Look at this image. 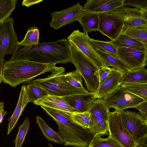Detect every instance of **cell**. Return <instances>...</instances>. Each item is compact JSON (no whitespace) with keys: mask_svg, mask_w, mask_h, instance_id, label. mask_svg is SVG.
<instances>
[{"mask_svg":"<svg viewBox=\"0 0 147 147\" xmlns=\"http://www.w3.org/2000/svg\"><path fill=\"white\" fill-rule=\"evenodd\" d=\"M24 60L55 65L71 62L68 40L64 38L55 41L39 42L37 45L27 46L18 44L8 61Z\"/></svg>","mask_w":147,"mask_h":147,"instance_id":"6da1fadb","label":"cell"},{"mask_svg":"<svg viewBox=\"0 0 147 147\" xmlns=\"http://www.w3.org/2000/svg\"><path fill=\"white\" fill-rule=\"evenodd\" d=\"M56 121L58 133L64 142L65 146L89 147L95 136L89 129L84 128L71 121V112L40 106Z\"/></svg>","mask_w":147,"mask_h":147,"instance_id":"7a4b0ae2","label":"cell"},{"mask_svg":"<svg viewBox=\"0 0 147 147\" xmlns=\"http://www.w3.org/2000/svg\"><path fill=\"white\" fill-rule=\"evenodd\" d=\"M65 71L63 67L55 64H43L28 61L4 63L2 72L3 82L13 87L47 72L51 73Z\"/></svg>","mask_w":147,"mask_h":147,"instance_id":"3957f363","label":"cell"},{"mask_svg":"<svg viewBox=\"0 0 147 147\" xmlns=\"http://www.w3.org/2000/svg\"><path fill=\"white\" fill-rule=\"evenodd\" d=\"M69 47L71 62L84 79L88 91L95 93L99 86L96 75L99 68L77 48L69 44Z\"/></svg>","mask_w":147,"mask_h":147,"instance_id":"277c9868","label":"cell"},{"mask_svg":"<svg viewBox=\"0 0 147 147\" xmlns=\"http://www.w3.org/2000/svg\"><path fill=\"white\" fill-rule=\"evenodd\" d=\"M64 72H53L45 78H39L34 81L51 96L63 97L89 92L86 89L76 88L68 83Z\"/></svg>","mask_w":147,"mask_h":147,"instance_id":"5b68a950","label":"cell"},{"mask_svg":"<svg viewBox=\"0 0 147 147\" xmlns=\"http://www.w3.org/2000/svg\"><path fill=\"white\" fill-rule=\"evenodd\" d=\"M119 113L124 127L136 143L147 137V121L140 114L130 111Z\"/></svg>","mask_w":147,"mask_h":147,"instance_id":"8992f818","label":"cell"},{"mask_svg":"<svg viewBox=\"0 0 147 147\" xmlns=\"http://www.w3.org/2000/svg\"><path fill=\"white\" fill-rule=\"evenodd\" d=\"M103 99L109 109L113 108L119 112L129 108H135L144 101L140 97L125 91L121 86Z\"/></svg>","mask_w":147,"mask_h":147,"instance_id":"52a82bcc","label":"cell"},{"mask_svg":"<svg viewBox=\"0 0 147 147\" xmlns=\"http://www.w3.org/2000/svg\"><path fill=\"white\" fill-rule=\"evenodd\" d=\"M108 122L109 136L123 147H135L137 144L124 127L119 111H109Z\"/></svg>","mask_w":147,"mask_h":147,"instance_id":"ba28073f","label":"cell"},{"mask_svg":"<svg viewBox=\"0 0 147 147\" xmlns=\"http://www.w3.org/2000/svg\"><path fill=\"white\" fill-rule=\"evenodd\" d=\"M90 38L88 34L81 32L78 30H74L67 37L69 44L80 50L99 68L102 66H106L92 47Z\"/></svg>","mask_w":147,"mask_h":147,"instance_id":"9c48e42d","label":"cell"},{"mask_svg":"<svg viewBox=\"0 0 147 147\" xmlns=\"http://www.w3.org/2000/svg\"><path fill=\"white\" fill-rule=\"evenodd\" d=\"M14 21L13 18H9L0 23V58L7 54L12 55L19 42Z\"/></svg>","mask_w":147,"mask_h":147,"instance_id":"30bf717a","label":"cell"},{"mask_svg":"<svg viewBox=\"0 0 147 147\" xmlns=\"http://www.w3.org/2000/svg\"><path fill=\"white\" fill-rule=\"evenodd\" d=\"M84 13L82 6L78 2L67 9L52 13L50 26L54 29L57 30L74 21H77Z\"/></svg>","mask_w":147,"mask_h":147,"instance_id":"8fae6325","label":"cell"},{"mask_svg":"<svg viewBox=\"0 0 147 147\" xmlns=\"http://www.w3.org/2000/svg\"><path fill=\"white\" fill-rule=\"evenodd\" d=\"M123 20L119 18L108 13H99V31L113 40L122 33Z\"/></svg>","mask_w":147,"mask_h":147,"instance_id":"7c38bea8","label":"cell"},{"mask_svg":"<svg viewBox=\"0 0 147 147\" xmlns=\"http://www.w3.org/2000/svg\"><path fill=\"white\" fill-rule=\"evenodd\" d=\"M118 57L131 70L145 67L147 65V53L122 47H117Z\"/></svg>","mask_w":147,"mask_h":147,"instance_id":"4fadbf2b","label":"cell"},{"mask_svg":"<svg viewBox=\"0 0 147 147\" xmlns=\"http://www.w3.org/2000/svg\"><path fill=\"white\" fill-rule=\"evenodd\" d=\"M125 0H89L82 6L84 13H108L124 5Z\"/></svg>","mask_w":147,"mask_h":147,"instance_id":"5bb4252c","label":"cell"},{"mask_svg":"<svg viewBox=\"0 0 147 147\" xmlns=\"http://www.w3.org/2000/svg\"><path fill=\"white\" fill-rule=\"evenodd\" d=\"M123 73L113 68L107 78L99 85L95 92L96 98H104L120 86Z\"/></svg>","mask_w":147,"mask_h":147,"instance_id":"9a60e30c","label":"cell"},{"mask_svg":"<svg viewBox=\"0 0 147 147\" xmlns=\"http://www.w3.org/2000/svg\"><path fill=\"white\" fill-rule=\"evenodd\" d=\"M76 113L87 111L96 98L95 93L78 94L63 97Z\"/></svg>","mask_w":147,"mask_h":147,"instance_id":"2e32d148","label":"cell"},{"mask_svg":"<svg viewBox=\"0 0 147 147\" xmlns=\"http://www.w3.org/2000/svg\"><path fill=\"white\" fill-rule=\"evenodd\" d=\"M33 103L55 109L73 113V109L65 100L63 97L48 95L35 101Z\"/></svg>","mask_w":147,"mask_h":147,"instance_id":"e0dca14e","label":"cell"},{"mask_svg":"<svg viewBox=\"0 0 147 147\" xmlns=\"http://www.w3.org/2000/svg\"><path fill=\"white\" fill-rule=\"evenodd\" d=\"M29 102L25 87L22 85L18 101L12 115L8 119L7 135H8L17 124V122L27 104Z\"/></svg>","mask_w":147,"mask_h":147,"instance_id":"ac0fdd59","label":"cell"},{"mask_svg":"<svg viewBox=\"0 0 147 147\" xmlns=\"http://www.w3.org/2000/svg\"><path fill=\"white\" fill-rule=\"evenodd\" d=\"M119 18L123 21L136 18L147 20V9L141 10L136 8H131L123 5L110 12Z\"/></svg>","mask_w":147,"mask_h":147,"instance_id":"d6986e66","label":"cell"},{"mask_svg":"<svg viewBox=\"0 0 147 147\" xmlns=\"http://www.w3.org/2000/svg\"><path fill=\"white\" fill-rule=\"evenodd\" d=\"M133 83L147 84V70L145 67L123 73L120 86Z\"/></svg>","mask_w":147,"mask_h":147,"instance_id":"ffe728a7","label":"cell"},{"mask_svg":"<svg viewBox=\"0 0 147 147\" xmlns=\"http://www.w3.org/2000/svg\"><path fill=\"white\" fill-rule=\"evenodd\" d=\"M94 49L107 67H112L113 68L120 71L123 73L131 70L129 67L118 56L104 52L97 49Z\"/></svg>","mask_w":147,"mask_h":147,"instance_id":"44dd1931","label":"cell"},{"mask_svg":"<svg viewBox=\"0 0 147 147\" xmlns=\"http://www.w3.org/2000/svg\"><path fill=\"white\" fill-rule=\"evenodd\" d=\"M110 42L117 48L125 47L147 53V47L124 33H122L116 39Z\"/></svg>","mask_w":147,"mask_h":147,"instance_id":"7402d4cb","label":"cell"},{"mask_svg":"<svg viewBox=\"0 0 147 147\" xmlns=\"http://www.w3.org/2000/svg\"><path fill=\"white\" fill-rule=\"evenodd\" d=\"M82 26L84 33H88L92 31H99V13H84L77 21Z\"/></svg>","mask_w":147,"mask_h":147,"instance_id":"603a6c76","label":"cell"},{"mask_svg":"<svg viewBox=\"0 0 147 147\" xmlns=\"http://www.w3.org/2000/svg\"><path fill=\"white\" fill-rule=\"evenodd\" d=\"M25 88L29 102L34 103L44 96L49 95L44 89L37 85L33 79L23 83Z\"/></svg>","mask_w":147,"mask_h":147,"instance_id":"cb8c5ba5","label":"cell"},{"mask_svg":"<svg viewBox=\"0 0 147 147\" xmlns=\"http://www.w3.org/2000/svg\"><path fill=\"white\" fill-rule=\"evenodd\" d=\"M36 123L43 135L49 141L61 144H64L63 140L59 133L51 128L41 117L36 116Z\"/></svg>","mask_w":147,"mask_h":147,"instance_id":"d4e9b609","label":"cell"},{"mask_svg":"<svg viewBox=\"0 0 147 147\" xmlns=\"http://www.w3.org/2000/svg\"><path fill=\"white\" fill-rule=\"evenodd\" d=\"M87 111L91 115L108 121L109 109L103 99L94 100Z\"/></svg>","mask_w":147,"mask_h":147,"instance_id":"484cf974","label":"cell"},{"mask_svg":"<svg viewBox=\"0 0 147 147\" xmlns=\"http://www.w3.org/2000/svg\"><path fill=\"white\" fill-rule=\"evenodd\" d=\"M89 129L95 136L108 135L109 128L108 121L90 115Z\"/></svg>","mask_w":147,"mask_h":147,"instance_id":"4316f807","label":"cell"},{"mask_svg":"<svg viewBox=\"0 0 147 147\" xmlns=\"http://www.w3.org/2000/svg\"><path fill=\"white\" fill-rule=\"evenodd\" d=\"M121 86L125 91L147 101V84L133 83Z\"/></svg>","mask_w":147,"mask_h":147,"instance_id":"83f0119b","label":"cell"},{"mask_svg":"<svg viewBox=\"0 0 147 147\" xmlns=\"http://www.w3.org/2000/svg\"><path fill=\"white\" fill-rule=\"evenodd\" d=\"M89 40L94 49H97L104 52L117 56V48L110 41L98 40L90 38Z\"/></svg>","mask_w":147,"mask_h":147,"instance_id":"f1b7e54d","label":"cell"},{"mask_svg":"<svg viewBox=\"0 0 147 147\" xmlns=\"http://www.w3.org/2000/svg\"><path fill=\"white\" fill-rule=\"evenodd\" d=\"M17 2L16 0H0V22L9 18L16 8Z\"/></svg>","mask_w":147,"mask_h":147,"instance_id":"f546056e","label":"cell"},{"mask_svg":"<svg viewBox=\"0 0 147 147\" xmlns=\"http://www.w3.org/2000/svg\"><path fill=\"white\" fill-rule=\"evenodd\" d=\"M124 33L147 47V28L128 29Z\"/></svg>","mask_w":147,"mask_h":147,"instance_id":"4dcf8cb0","label":"cell"},{"mask_svg":"<svg viewBox=\"0 0 147 147\" xmlns=\"http://www.w3.org/2000/svg\"><path fill=\"white\" fill-rule=\"evenodd\" d=\"M89 147H123L118 142L109 136L106 138L95 136Z\"/></svg>","mask_w":147,"mask_h":147,"instance_id":"1f68e13d","label":"cell"},{"mask_svg":"<svg viewBox=\"0 0 147 147\" xmlns=\"http://www.w3.org/2000/svg\"><path fill=\"white\" fill-rule=\"evenodd\" d=\"M39 32L34 26L29 28L23 40L18 44L24 46L36 45L39 43Z\"/></svg>","mask_w":147,"mask_h":147,"instance_id":"d6a6232c","label":"cell"},{"mask_svg":"<svg viewBox=\"0 0 147 147\" xmlns=\"http://www.w3.org/2000/svg\"><path fill=\"white\" fill-rule=\"evenodd\" d=\"M90 115L88 111L83 113H71L70 118L74 123L89 129Z\"/></svg>","mask_w":147,"mask_h":147,"instance_id":"836d02e7","label":"cell"},{"mask_svg":"<svg viewBox=\"0 0 147 147\" xmlns=\"http://www.w3.org/2000/svg\"><path fill=\"white\" fill-rule=\"evenodd\" d=\"M29 128V119L26 117L22 124L18 127V131L13 141L15 147H22Z\"/></svg>","mask_w":147,"mask_h":147,"instance_id":"e575fe53","label":"cell"},{"mask_svg":"<svg viewBox=\"0 0 147 147\" xmlns=\"http://www.w3.org/2000/svg\"><path fill=\"white\" fill-rule=\"evenodd\" d=\"M65 79L68 83L76 88L86 89L82 84V76L77 70H74L65 74Z\"/></svg>","mask_w":147,"mask_h":147,"instance_id":"d590c367","label":"cell"},{"mask_svg":"<svg viewBox=\"0 0 147 147\" xmlns=\"http://www.w3.org/2000/svg\"><path fill=\"white\" fill-rule=\"evenodd\" d=\"M122 33L127 30L137 28H147V20L141 18H136L123 21Z\"/></svg>","mask_w":147,"mask_h":147,"instance_id":"8d00e7d4","label":"cell"},{"mask_svg":"<svg viewBox=\"0 0 147 147\" xmlns=\"http://www.w3.org/2000/svg\"><path fill=\"white\" fill-rule=\"evenodd\" d=\"M124 6H131L141 10L147 9V0H125Z\"/></svg>","mask_w":147,"mask_h":147,"instance_id":"74e56055","label":"cell"},{"mask_svg":"<svg viewBox=\"0 0 147 147\" xmlns=\"http://www.w3.org/2000/svg\"><path fill=\"white\" fill-rule=\"evenodd\" d=\"M111 69V68L105 66L99 69L96 75L99 80V86L107 78Z\"/></svg>","mask_w":147,"mask_h":147,"instance_id":"f35d334b","label":"cell"},{"mask_svg":"<svg viewBox=\"0 0 147 147\" xmlns=\"http://www.w3.org/2000/svg\"><path fill=\"white\" fill-rule=\"evenodd\" d=\"M135 108L139 111L142 118L147 121V101H144Z\"/></svg>","mask_w":147,"mask_h":147,"instance_id":"ab89813d","label":"cell"},{"mask_svg":"<svg viewBox=\"0 0 147 147\" xmlns=\"http://www.w3.org/2000/svg\"><path fill=\"white\" fill-rule=\"evenodd\" d=\"M43 1V0H24L22 1V5L29 7L31 5L38 3Z\"/></svg>","mask_w":147,"mask_h":147,"instance_id":"60d3db41","label":"cell"},{"mask_svg":"<svg viewBox=\"0 0 147 147\" xmlns=\"http://www.w3.org/2000/svg\"><path fill=\"white\" fill-rule=\"evenodd\" d=\"M135 147H147V137L137 143Z\"/></svg>","mask_w":147,"mask_h":147,"instance_id":"b9f144b4","label":"cell"},{"mask_svg":"<svg viewBox=\"0 0 147 147\" xmlns=\"http://www.w3.org/2000/svg\"><path fill=\"white\" fill-rule=\"evenodd\" d=\"M5 60L3 58H0V88L1 82L3 81L2 78V72L3 65L4 64Z\"/></svg>","mask_w":147,"mask_h":147,"instance_id":"7bdbcfd3","label":"cell"},{"mask_svg":"<svg viewBox=\"0 0 147 147\" xmlns=\"http://www.w3.org/2000/svg\"><path fill=\"white\" fill-rule=\"evenodd\" d=\"M7 113V111H5L4 109H3L0 112V123L2 122L4 117L6 115Z\"/></svg>","mask_w":147,"mask_h":147,"instance_id":"ee69618b","label":"cell"},{"mask_svg":"<svg viewBox=\"0 0 147 147\" xmlns=\"http://www.w3.org/2000/svg\"><path fill=\"white\" fill-rule=\"evenodd\" d=\"M4 107V104L3 102H0V112L3 109Z\"/></svg>","mask_w":147,"mask_h":147,"instance_id":"f6af8a7d","label":"cell"},{"mask_svg":"<svg viewBox=\"0 0 147 147\" xmlns=\"http://www.w3.org/2000/svg\"><path fill=\"white\" fill-rule=\"evenodd\" d=\"M48 145L49 147H53L52 145L50 143H48Z\"/></svg>","mask_w":147,"mask_h":147,"instance_id":"bcb514c9","label":"cell"},{"mask_svg":"<svg viewBox=\"0 0 147 147\" xmlns=\"http://www.w3.org/2000/svg\"><path fill=\"white\" fill-rule=\"evenodd\" d=\"M1 22H0V23Z\"/></svg>","mask_w":147,"mask_h":147,"instance_id":"7dc6e473","label":"cell"}]
</instances>
